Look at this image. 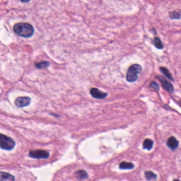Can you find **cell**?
Wrapping results in <instances>:
<instances>
[{
    "label": "cell",
    "instance_id": "obj_6",
    "mask_svg": "<svg viewBox=\"0 0 181 181\" xmlns=\"http://www.w3.org/2000/svg\"><path fill=\"white\" fill-rule=\"evenodd\" d=\"M90 93L92 97L97 99H102L108 96V94L101 91L97 88H93L90 91Z\"/></svg>",
    "mask_w": 181,
    "mask_h": 181
},
{
    "label": "cell",
    "instance_id": "obj_9",
    "mask_svg": "<svg viewBox=\"0 0 181 181\" xmlns=\"http://www.w3.org/2000/svg\"><path fill=\"white\" fill-rule=\"evenodd\" d=\"M178 141L174 137H170V138H168L167 145L172 150H175L178 147Z\"/></svg>",
    "mask_w": 181,
    "mask_h": 181
},
{
    "label": "cell",
    "instance_id": "obj_21",
    "mask_svg": "<svg viewBox=\"0 0 181 181\" xmlns=\"http://www.w3.org/2000/svg\"></svg>",
    "mask_w": 181,
    "mask_h": 181
},
{
    "label": "cell",
    "instance_id": "obj_11",
    "mask_svg": "<svg viewBox=\"0 0 181 181\" xmlns=\"http://www.w3.org/2000/svg\"><path fill=\"white\" fill-rule=\"evenodd\" d=\"M134 168V165L131 163L123 162L119 165V168L122 170H131Z\"/></svg>",
    "mask_w": 181,
    "mask_h": 181
},
{
    "label": "cell",
    "instance_id": "obj_8",
    "mask_svg": "<svg viewBox=\"0 0 181 181\" xmlns=\"http://www.w3.org/2000/svg\"><path fill=\"white\" fill-rule=\"evenodd\" d=\"M15 177L10 173L5 172H0V181H15Z\"/></svg>",
    "mask_w": 181,
    "mask_h": 181
},
{
    "label": "cell",
    "instance_id": "obj_20",
    "mask_svg": "<svg viewBox=\"0 0 181 181\" xmlns=\"http://www.w3.org/2000/svg\"><path fill=\"white\" fill-rule=\"evenodd\" d=\"M173 181H181L180 180H177V179H175V180H174Z\"/></svg>",
    "mask_w": 181,
    "mask_h": 181
},
{
    "label": "cell",
    "instance_id": "obj_14",
    "mask_svg": "<svg viewBox=\"0 0 181 181\" xmlns=\"http://www.w3.org/2000/svg\"><path fill=\"white\" fill-rule=\"evenodd\" d=\"M154 46H155L157 48L159 49H162L164 48V45L163 44L162 41L160 40V38L158 37H156L154 39L153 41Z\"/></svg>",
    "mask_w": 181,
    "mask_h": 181
},
{
    "label": "cell",
    "instance_id": "obj_7",
    "mask_svg": "<svg viewBox=\"0 0 181 181\" xmlns=\"http://www.w3.org/2000/svg\"><path fill=\"white\" fill-rule=\"evenodd\" d=\"M158 79H160V81L161 82L163 87L168 92H173L174 90L173 85L170 83V82L168 81L166 79H164L162 76H158Z\"/></svg>",
    "mask_w": 181,
    "mask_h": 181
},
{
    "label": "cell",
    "instance_id": "obj_3",
    "mask_svg": "<svg viewBox=\"0 0 181 181\" xmlns=\"http://www.w3.org/2000/svg\"><path fill=\"white\" fill-rule=\"evenodd\" d=\"M16 146V142L12 138L0 133V148L6 150H11Z\"/></svg>",
    "mask_w": 181,
    "mask_h": 181
},
{
    "label": "cell",
    "instance_id": "obj_10",
    "mask_svg": "<svg viewBox=\"0 0 181 181\" xmlns=\"http://www.w3.org/2000/svg\"><path fill=\"white\" fill-rule=\"evenodd\" d=\"M153 141H151V139H146L143 141V148L145 149H147L148 150H150L151 149L153 148Z\"/></svg>",
    "mask_w": 181,
    "mask_h": 181
},
{
    "label": "cell",
    "instance_id": "obj_5",
    "mask_svg": "<svg viewBox=\"0 0 181 181\" xmlns=\"http://www.w3.org/2000/svg\"><path fill=\"white\" fill-rule=\"evenodd\" d=\"M31 100L28 97H18L15 100V104L18 108H23L30 105Z\"/></svg>",
    "mask_w": 181,
    "mask_h": 181
},
{
    "label": "cell",
    "instance_id": "obj_13",
    "mask_svg": "<svg viewBox=\"0 0 181 181\" xmlns=\"http://www.w3.org/2000/svg\"><path fill=\"white\" fill-rule=\"evenodd\" d=\"M160 70L162 72L163 74L164 75L168 77V79H170L171 81H173V76L172 75V74H170V72H169V70H168L165 67H160Z\"/></svg>",
    "mask_w": 181,
    "mask_h": 181
},
{
    "label": "cell",
    "instance_id": "obj_1",
    "mask_svg": "<svg viewBox=\"0 0 181 181\" xmlns=\"http://www.w3.org/2000/svg\"><path fill=\"white\" fill-rule=\"evenodd\" d=\"M13 31L16 35L23 38L32 37L35 31L31 24L24 22H20L15 24L13 27Z\"/></svg>",
    "mask_w": 181,
    "mask_h": 181
},
{
    "label": "cell",
    "instance_id": "obj_2",
    "mask_svg": "<svg viewBox=\"0 0 181 181\" xmlns=\"http://www.w3.org/2000/svg\"><path fill=\"white\" fill-rule=\"evenodd\" d=\"M142 70V67L138 64L131 66L129 68L127 73V80L129 82L133 83L138 79V75Z\"/></svg>",
    "mask_w": 181,
    "mask_h": 181
},
{
    "label": "cell",
    "instance_id": "obj_18",
    "mask_svg": "<svg viewBox=\"0 0 181 181\" xmlns=\"http://www.w3.org/2000/svg\"><path fill=\"white\" fill-rule=\"evenodd\" d=\"M150 87H152L153 89H154L155 90H159L160 89V87L158 84H157V83H156L155 82H152L150 83Z\"/></svg>",
    "mask_w": 181,
    "mask_h": 181
},
{
    "label": "cell",
    "instance_id": "obj_12",
    "mask_svg": "<svg viewBox=\"0 0 181 181\" xmlns=\"http://www.w3.org/2000/svg\"><path fill=\"white\" fill-rule=\"evenodd\" d=\"M75 175L76 177L79 180H83L85 178H87V172L84 170H79L76 172L75 173Z\"/></svg>",
    "mask_w": 181,
    "mask_h": 181
},
{
    "label": "cell",
    "instance_id": "obj_17",
    "mask_svg": "<svg viewBox=\"0 0 181 181\" xmlns=\"http://www.w3.org/2000/svg\"><path fill=\"white\" fill-rule=\"evenodd\" d=\"M49 63L48 62H41L36 63L35 67L39 69H43L48 67Z\"/></svg>",
    "mask_w": 181,
    "mask_h": 181
},
{
    "label": "cell",
    "instance_id": "obj_19",
    "mask_svg": "<svg viewBox=\"0 0 181 181\" xmlns=\"http://www.w3.org/2000/svg\"><path fill=\"white\" fill-rule=\"evenodd\" d=\"M23 3H27L30 1V0H20Z\"/></svg>",
    "mask_w": 181,
    "mask_h": 181
},
{
    "label": "cell",
    "instance_id": "obj_15",
    "mask_svg": "<svg viewBox=\"0 0 181 181\" xmlns=\"http://www.w3.org/2000/svg\"><path fill=\"white\" fill-rule=\"evenodd\" d=\"M145 176L147 180H155L157 178V175L151 171H147L145 172Z\"/></svg>",
    "mask_w": 181,
    "mask_h": 181
},
{
    "label": "cell",
    "instance_id": "obj_4",
    "mask_svg": "<svg viewBox=\"0 0 181 181\" xmlns=\"http://www.w3.org/2000/svg\"><path fill=\"white\" fill-rule=\"evenodd\" d=\"M29 157L35 159H46L49 156V153L44 150H31L29 154Z\"/></svg>",
    "mask_w": 181,
    "mask_h": 181
},
{
    "label": "cell",
    "instance_id": "obj_16",
    "mask_svg": "<svg viewBox=\"0 0 181 181\" xmlns=\"http://www.w3.org/2000/svg\"><path fill=\"white\" fill-rule=\"evenodd\" d=\"M181 14L179 12L173 11L169 13V17L171 19H179L181 18Z\"/></svg>",
    "mask_w": 181,
    "mask_h": 181
}]
</instances>
